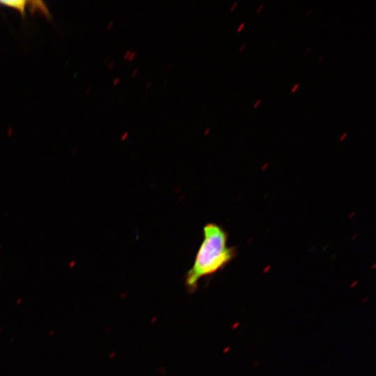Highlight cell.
<instances>
[{"label":"cell","mask_w":376,"mask_h":376,"mask_svg":"<svg viewBox=\"0 0 376 376\" xmlns=\"http://www.w3.org/2000/svg\"><path fill=\"white\" fill-rule=\"evenodd\" d=\"M138 71H139V69H138V68L134 69L133 71H132V72L131 73V76H132V77H134L136 75Z\"/></svg>","instance_id":"ba28073f"},{"label":"cell","mask_w":376,"mask_h":376,"mask_svg":"<svg viewBox=\"0 0 376 376\" xmlns=\"http://www.w3.org/2000/svg\"><path fill=\"white\" fill-rule=\"evenodd\" d=\"M244 25V22L241 23V24L240 25V26L237 29V31L239 32L243 28Z\"/></svg>","instance_id":"7c38bea8"},{"label":"cell","mask_w":376,"mask_h":376,"mask_svg":"<svg viewBox=\"0 0 376 376\" xmlns=\"http://www.w3.org/2000/svg\"><path fill=\"white\" fill-rule=\"evenodd\" d=\"M136 53L137 52L136 51H134V50L131 51V53H130V56H128L127 60L129 61H133L136 55Z\"/></svg>","instance_id":"277c9868"},{"label":"cell","mask_w":376,"mask_h":376,"mask_svg":"<svg viewBox=\"0 0 376 376\" xmlns=\"http://www.w3.org/2000/svg\"><path fill=\"white\" fill-rule=\"evenodd\" d=\"M210 128H211L210 127H206V129H205V131H204V134H205V135L207 134L208 132H210Z\"/></svg>","instance_id":"4fadbf2b"},{"label":"cell","mask_w":376,"mask_h":376,"mask_svg":"<svg viewBox=\"0 0 376 376\" xmlns=\"http://www.w3.org/2000/svg\"><path fill=\"white\" fill-rule=\"evenodd\" d=\"M245 45H246V43L242 44V47L240 49V52H241L244 49V47H245Z\"/></svg>","instance_id":"ffe728a7"},{"label":"cell","mask_w":376,"mask_h":376,"mask_svg":"<svg viewBox=\"0 0 376 376\" xmlns=\"http://www.w3.org/2000/svg\"><path fill=\"white\" fill-rule=\"evenodd\" d=\"M152 84V81H148L146 84V86H145V88L146 89L149 88L150 87V86Z\"/></svg>","instance_id":"9c48e42d"},{"label":"cell","mask_w":376,"mask_h":376,"mask_svg":"<svg viewBox=\"0 0 376 376\" xmlns=\"http://www.w3.org/2000/svg\"><path fill=\"white\" fill-rule=\"evenodd\" d=\"M127 136H128V132H124L121 136L122 140H124L125 138H127Z\"/></svg>","instance_id":"8fae6325"},{"label":"cell","mask_w":376,"mask_h":376,"mask_svg":"<svg viewBox=\"0 0 376 376\" xmlns=\"http://www.w3.org/2000/svg\"><path fill=\"white\" fill-rule=\"evenodd\" d=\"M131 53V50L130 49H127L125 51V52L123 54V58L124 59H127L128 56H130Z\"/></svg>","instance_id":"5b68a950"},{"label":"cell","mask_w":376,"mask_h":376,"mask_svg":"<svg viewBox=\"0 0 376 376\" xmlns=\"http://www.w3.org/2000/svg\"><path fill=\"white\" fill-rule=\"evenodd\" d=\"M123 95V94L121 93L120 95L119 96V98L122 97Z\"/></svg>","instance_id":"484cf974"},{"label":"cell","mask_w":376,"mask_h":376,"mask_svg":"<svg viewBox=\"0 0 376 376\" xmlns=\"http://www.w3.org/2000/svg\"><path fill=\"white\" fill-rule=\"evenodd\" d=\"M311 10H312V8H311V9L308 10V13L306 15V17H307V16L308 15V14H309V13H311Z\"/></svg>","instance_id":"603a6c76"},{"label":"cell","mask_w":376,"mask_h":376,"mask_svg":"<svg viewBox=\"0 0 376 376\" xmlns=\"http://www.w3.org/2000/svg\"><path fill=\"white\" fill-rule=\"evenodd\" d=\"M263 3H261V4L260 5V6L258 7V8L257 10H256V13H258V12L260 11V10L261 8L263 7Z\"/></svg>","instance_id":"d6986e66"},{"label":"cell","mask_w":376,"mask_h":376,"mask_svg":"<svg viewBox=\"0 0 376 376\" xmlns=\"http://www.w3.org/2000/svg\"><path fill=\"white\" fill-rule=\"evenodd\" d=\"M120 79V77H115L113 79V85H117L119 83Z\"/></svg>","instance_id":"8992f818"},{"label":"cell","mask_w":376,"mask_h":376,"mask_svg":"<svg viewBox=\"0 0 376 376\" xmlns=\"http://www.w3.org/2000/svg\"><path fill=\"white\" fill-rule=\"evenodd\" d=\"M228 238L226 231L217 224L203 226V240L185 275V285L189 292L196 290L201 279L221 270L235 258V250L228 245Z\"/></svg>","instance_id":"6da1fadb"},{"label":"cell","mask_w":376,"mask_h":376,"mask_svg":"<svg viewBox=\"0 0 376 376\" xmlns=\"http://www.w3.org/2000/svg\"><path fill=\"white\" fill-rule=\"evenodd\" d=\"M109 58H110V56H108L107 58V59H106V62H107V61L108 59H109Z\"/></svg>","instance_id":"d4e9b609"},{"label":"cell","mask_w":376,"mask_h":376,"mask_svg":"<svg viewBox=\"0 0 376 376\" xmlns=\"http://www.w3.org/2000/svg\"><path fill=\"white\" fill-rule=\"evenodd\" d=\"M346 132L343 135V136L340 138V139H342L345 135H346Z\"/></svg>","instance_id":"cb8c5ba5"},{"label":"cell","mask_w":376,"mask_h":376,"mask_svg":"<svg viewBox=\"0 0 376 376\" xmlns=\"http://www.w3.org/2000/svg\"><path fill=\"white\" fill-rule=\"evenodd\" d=\"M29 3L31 4V6L32 7V10H34L36 9L40 10L41 12L43 13L45 15H49L48 10L44 3L40 1H29Z\"/></svg>","instance_id":"3957f363"},{"label":"cell","mask_w":376,"mask_h":376,"mask_svg":"<svg viewBox=\"0 0 376 376\" xmlns=\"http://www.w3.org/2000/svg\"><path fill=\"white\" fill-rule=\"evenodd\" d=\"M113 23H114V21L111 20L108 24L107 28L111 29L112 27V26L113 25Z\"/></svg>","instance_id":"30bf717a"},{"label":"cell","mask_w":376,"mask_h":376,"mask_svg":"<svg viewBox=\"0 0 376 376\" xmlns=\"http://www.w3.org/2000/svg\"><path fill=\"white\" fill-rule=\"evenodd\" d=\"M260 99H258V100H257V102H256V104L253 105V107H254V108L256 107L257 105L260 103Z\"/></svg>","instance_id":"ac0fdd59"},{"label":"cell","mask_w":376,"mask_h":376,"mask_svg":"<svg viewBox=\"0 0 376 376\" xmlns=\"http://www.w3.org/2000/svg\"><path fill=\"white\" fill-rule=\"evenodd\" d=\"M299 86V83H297L294 87L292 88L291 91L292 92H294L295 91V89Z\"/></svg>","instance_id":"2e32d148"},{"label":"cell","mask_w":376,"mask_h":376,"mask_svg":"<svg viewBox=\"0 0 376 376\" xmlns=\"http://www.w3.org/2000/svg\"><path fill=\"white\" fill-rule=\"evenodd\" d=\"M311 47H308L306 49V51L305 52L304 54H306L307 52H308V50L310 49Z\"/></svg>","instance_id":"7402d4cb"},{"label":"cell","mask_w":376,"mask_h":376,"mask_svg":"<svg viewBox=\"0 0 376 376\" xmlns=\"http://www.w3.org/2000/svg\"><path fill=\"white\" fill-rule=\"evenodd\" d=\"M237 4V1H235V2L233 4V6L230 7V11H232V10L235 8V6H236Z\"/></svg>","instance_id":"9a60e30c"},{"label":"cell","mask_w":376,"mask_h":376,"mask_svg":"<svg viewBox=\"0 0 376 376\" xmlns=\"http://www.w3.org/2000/svg\"><path fill=\"white\" fill-rule=\"evenodd\" d=\"M171 63H169V64H167L166 66L163 67V68L161 69L160 71H162H162H166V70H167L168 69H169V68H171Z\"/></svg>","instance_id":"52a82bcc"},{"label":"cell","mask_w":376,"mask_h":376,"mask_svg":"<svg viewBox=\"0 0 376 376\" xmlns=\"http://www.w3.org/2000/svg\"><path fill=\"white\" fill-rule=\"evenodd\" d=\"M323 57H324V55H322L321 57L318 59V63H319Z\"/></svg>","instance_id":"44dd1931"},{"label":"cell","mask_w":376,"mask_h":376,"mask_svg":"<svg viewBox=\"0 0 376 376\" xmlns=\"http://www.w3.org/2000/svg\"><path fill=\"white\" fill-rule=\"evenodd\" d=\"M114 64H115V61H111V62L109 64L108 68H109V69H111V68L113 66Z\"/></svg>","instance_id":"5bb4252c"},{"label":"cell","mask_w":376,"mask_h":376,"mask_svg":"<svg viewBox=\"0 0 376 376\" xmlns=\"http://www.w3.org/2000/svg\"><path fill=\"white\" fill-rule=\"evenodd\" d=\"M27 3L26 1H0V4L18 10L22 15H24L25 6Z\"/></svg>","instance_id":"7a4b0ae2"},{"label":"cell","mask_w":376,"mask_h":376,"mask_svg":"<svg viewBox=\"0 0 376 376\" xmlns=\"http://www.w3.org/2000/svg\"><path fill=\"white\" fill-rule=\"evenodd\" d=\"M147 99H148V96L145 95V96L141 99V102H144Z\"/></svg>","instance_id":"e0dca14e"}]
</instances>
